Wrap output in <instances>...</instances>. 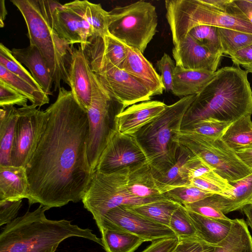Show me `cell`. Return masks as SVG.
<instances>
[{
  "instance_id": "cell-1",
  "label": "cell",
  "mask_w": 252,
  "mask_h": 252,
  "mask_svg": "<svg viewBox=\"0 0 252 252\" xmlns=\"http://www.w3.org/2000/svg\"><path fill=\"white\" fill-rule=\"evenodd\" d=\"M46 110V129L26 169L29 205L50 209L82 200L94 171L87 155V113L71 91L61 87Z\"/></svg>"
},
{
  "instance_id": "cell-2",
  "label": "cell",
  "mask_w": 252,
  "mask_h": 252,
  "mask_svg": "<svg viewBox=\"0 0 252 252\" xmlns=\"http://www.w3.org/2000/svg\"><path fill=\"white\" fill-rule=\"evenodd\" d=\"M248 114L252 115V90L247 72L238 66L223 67L195 95L185 114L181 130L206 119L233 122Z\"/></svg>"
},
{
  "instance_id": "cell-3",
  "label": "cell",
  "mask_w": 252,
  "mask_h": 252,
  "mask_svg": "<svg viewBox=\"0 0 252 252\" xmlns=\"http://www.w3.org/2000/svg\"><path fill=\"white\" fill-rule=\"evenodd\" d=\"M42 205L27 211L6 224L0 234V252H55L65 239L77 237L102 247L101 238L89 228H82L66 220L47 219L49 210Z\"/></svg>"
},
{
  "instance_id": "cell-4",
  "label": "cell",
  "mask_w": 252,
  "mask_h": 252,
  "mask_svg": "<svg viewBox=\"0 0 252 252\" xmlns=\"http://www.w3.org/2000/svg\"><path fill=\"white\" fill-rule=\"evenodd\" d=\"M25 21L31 44L35 46L49 69L54 91L68 84L67 66L72 48L54 28L53 12L60 2L49 0H11Z\"/></svg>"
},
{
  "instance_id": "cell-5",
  "label": "cell",
  "mask_w": 252,
  "mask_h": 252,
  "mask_svg": "<svg viewBox=\"0 0 252 252\" xmlns=\"http://www.w3.org/2000/svg\"><path fill=\"white\" fill-rule=\"evenodd\" d=\"M195 95L182 97L166 105L158 116L133 135L155 174L164 173L175 163L183 119Z\"/></svg>"
},
{
  "instance_id": "cell-6",
  "label": "cell",
  "mask_w": 252,
  "mask_h": 252,
  "mask_svg": "<svg viewBox=\"0 0 252 252\" xmlns=\"http://www.w3.org/2000/svg\"><path fill=\"white\" fill-rule=\"evenodd\" d=\"M166 18L176 46L193 28L209 25L252 34V23L245 18L223 11L203 0H166Z\"/></svg>"
},
{
  "instance_id": "cell-7",
  "label": "cell",
  "mask_w": 252,
  "mask_h": 252,
  "mask_svg": "<svg viewBox=\"0 0 252 252\" xmlns=\"http://www.w3.org/2000/svg\"><path fill=\"white\" fill-rule=\"evenodd\" d=\"M129 168L112 173L94 171L82 201L93 215L96 224L110 210L120 206H134L167 198L165 195L142 199L132 195L127 187Z\"/></svg>"
},
{
  "instance_id": "cell-8",
  "label": "cell",
  "mask_w": 252,
  "mask_h": 252,
  "mask_svg": "<svg viewBox=\"0 0 252 252\" xmlns=\"http://www.w3.org/2000/svg\"><path fill=\"white\" fill-rule=\"evenodd\" d=\"M157 25L156 7L149 2L140 0L108 12L109 33L143 54L155 35Z\"/></svg>"
},
{
  "instance_id": "cell-9",
  "label": "cell",
  "mask_w": 252,
  "mask_h": 252,
  "mask_svg": "<svg viewBox=\"0 0 252 252\" xmlns=\"http://www.w3.org/2000/svg\"><path fill=\"white\" fill-rule=\"evenodd\" d=\"M125 109L123 105L103 88L93 72L92 102L87 111L89 124L87 155L93 171L117 130L116 116Z\"/></svg>"
},
{
  "instance_id": "cell-10",
  "label": "cell",
  "mask_w": 252,
  "mask_h": 252,
  "mask_svg": "<svg viewBox=\"0 0 252 252\" xmlns=\"http://www.w3.org/2000/svg\"><path fill=\"white\" fill-rule=\"evenodd\" d=\"M178 139L180 145L201 158L229 183L252 173V170L242 162L236 152L220 137L214 138L181 131Z\"/></svg>"
},
{
  "instance_id": "cell-11",
  "label": "cell",
  "mask_w": 252,
  "mask_h": 252,
  "mask_svg": "<svg viewBox=\"0 0 252 252\" xmlns=\"http://www.w3.org/2000/svg\"><path fill=\"white\" fill-rule=\"evenodd\" d=\"M86 57L100 83L125 109L136 103L150 100L153 96L152 93L124 69L114 66L105 59L93 56Z\"/></svg>"
},
{
  "instance_id": "cell-12",
  "label": "cell",
  "mask_w": 252,
  "mask_h": 252,
  "mask_svg": "<svg viewBox=\"0 0 252 252\" xmlns=\"http://www.w3.org/2000/svg\"><path fill=\"white\" fill-rule=\"evenodd\" d=\"M18 118L11 151V164L27 165L34 153L49 120L48 111L32 105L17 108Z\"/></svg>"
},
{
  "instance_id": "cell-13",
  "label": "cell",
  "mask_w": 252,
  "mask_h": 252,
  "mask_svg": "<svg viewBox=\"0 0 252 252\" xmlns=\"http://www.w3.org/2000/svg\"><path fill=\"white\" fill-rule=\"evenodd\" d=\"M145 162L146 156L135 136L122 134L116 130L102 153L94 171L112 173Z\"/></svg>"
},
{
  "instance_id": "cell-14",
  "label": "cell",
  "mask_w": 252,
  "mask_h": 252,
  "mask_svg": "<svg viewBox=\"0 0 252 252\" xmlns=\"http://www.w3.org/2000/svg\"><path fill=\"white\" fill-rule=\"evenodd\" d=\"M119 227L137 235L145 241L177 237L168 227L155 222L131 210L127 206H120L109 211L97 224Z\"/></svg>"
},
{
  "instance_id": "cell-15",
  "label": "cell",
  "mask_w": 252,
  "mask_h": 252,
  "mask_svg": "<svg viewBox=\"0 0 252 252\" xmlns=\"http://www.w3.org/2000/svg\"><path fill=\"white\" fill-rule=\"evenodd\" d=\"M68 85L76 100L86 112L92 97V71L84 51L72 48L67 66Z\"/></svg>"
},
{
  "instance_id": "cell-16",
  "label": "cell",
  "mask_w": 252,
  "mask_h": 252,
  "mask_svg": "<svg viewBox=\"0 0 252 252\" xmlns=\"http://www.w3.org/2000/svg\"><path fill=\"white\" fill-rule=\"evenodd\" d=\"M176 66L186 69L207 70L216 72L221 55L211 53L187 35L172 49Z\"/></svg>"
},
{
  "instance_id": "cell-17",
  "label": "cell",
  "mask_w": 252,
  "mask_h": 252,
  "mask_svg": "<svg viewBox=\"0 0 252 252\" xmlns=\"http://www.w3.org/2000/svg\"><path fill=\"white\" fill-rule=\"evenodd\" d=\"M54 28L59 36L69 45L79 43L84 50L89 39L93 36L90 26L80 15L61 4L53 12Z\"/></svg>"
},
{
  "instance_id": "cell-18",
  "label": "cell",
  "mask_w": 252,
  "mask_h": 252,
  "mask_svg": "<svg viewBox=\"0 0 252 252\" xmlns=\"http://www.w3.org/2000/svg\"><path fill=\"white\" fill-rule=\"evenodd\" d=\"M166 105L157 100H149L133 104L116 117L117 130L122 134L134 135L151 123L165 109Z\"/></svg>"
},
{
  "instance_id": "cell-19",
  "label": "cell",
  "mask_w": 252,
  "mask_h": 252,
  "mask_svg": "<svg viewBox=\"0 0 252 252\" xmlns=\"http://www.w3.org/2000/svg\"><path fill=\"white\" fill-rule=\"evenodd\" d=\"M126 45V56L123 69L146 87L153 96L161 94L165 89L160 75L139 50Z\"/></svg>"
},
{
  "instance_id": "cell-20",
  "label": "cell",
  "mask_w": 252,
  "mask_h": 252,
  "mask_svg": "<svg viewBox=\"0 0 252 252\" xmlns=\"http://www.w3.org/2000/svg\"><path fill=\"white\" fill-rule=\"evenodd\" d=\"M127 187L132 195L142 199L159 197L168 191V189L156 178L147 162L129 168Z\"/></svg>"
},
{
  "instance_id": "cell-21",
  "label": "cell",
  "mask_w": 252,
  "mask_h": 252,
  "mask_svg": "<svg viewBox=\"0 0 252 252\" xmlns=\"http://www.w3.org/2000/svg\"><path fill=\"white\" fill-rule=\"evenodd\" d=\"M15 58L26 66L47 95L52 94L53 81L45 61L38 48L33 44L24 48H13L11 50Z\"/></svg>"
},
{
  "instance_id": "cell-22",
  "label": "cell",
  "mask_w": 252,
  "mask_h": 252,
  "mask_svg": "<svg viewBox=\"0 0 252 252\" xmlns=\"http://www.w3.org/2000/svg\"><path fill=\"white\" fill-rule=\"evenodd\" d=\"M29 195L26 168L0 165V201L28 199Z\"/></svg>"
},
{
  "instance_id": "cell-23",
  "label": "cell",
  "mask_w": 252,
  "mask_h": 252,
  "mask_svg": "<svg viewBox=\"0 0 252 252\" xmlns=\"http://www.w3.org/2000/svg\"><path fill=\"white\" fill-rule=\"evenodd\" d=\"M86 56L99 57L123 69L126 59V45L109 33L103 36L90 37L85 47Z\"/></svg>"
},
{
  "instance_id": "cell-24",
  "label": "cell",
  "mask_w": 252,
  "mask_h": 252,
  "mask_svg": "<svg viewBox=\"0 0 252 252\" xmlns=\"http://www.w3.org/2000/svg\"><path fill=\"white\" fill-rule=\"evenodd\" d=\"M216 72L186 69L176 66L173 75L172 93L182 97L197 94L213 79Z\"/></svg>"
},
{
  "instance_id": "cell-25",
  "label": "cell",
  "mask_w": 252,
  "mask_h": 252,
  "mask_svg": "<svg viewBox=\"0 0 252 252\" xmlns=\"http://www.w3.org/2000/svg\"><path fill=\"white\" fill-rule=\"evenodd\" d=\"M228 197L214 194L209 198L215 207L224 214L241 210L252 198V173L233 183Z\"/></svg>"
},
{
  "instance_id": "cell-26",
  "label": "cell",
  "mask_w": 252,
  "mask_h": 252,
  "mask_svg": "<svg viewBox=\"0 0 252 252\" xmlns=\"http://www.w3.org/2000/svg\"><path fill=\"white\" fill-rule=\"evenodd\" d=\"M196 230L197 236L208 244L217 246L229 234L233 220H218L207 218L188 210Z\"/></svg>"
},
{
  "instance_id": "cell-27",
  "label": "cell",
  "mask_w": 252,
  "mask_h": 252,
  "mask_svg": "<svg viewBox=\"0 0 252 252\" xmlns=\"http://www.w3.org/2000/svg\"><path fill=\"white\" fill-rule=\"evenodd\" d=\"M98 228L102 247L106 252H134L145 242L137 235L116 226L102 225Z\"/></svg>"
},
{
  "instance_id": "cell-28",
  "label": "cell",
  "mask_w": 252,
  "mask_h": 252,
  "mask_svg": "<svg viewBox=\"0 0 252 252\" xmlns=\"http://www.w3.org/2000/svg\"><path fill=\"white\" fill-rule=\"evenodd\" d=\"M64 6L80 15L88 22L92 29L93 36H103L109 33L108 12L101 4L88 0H74Z\"/></svg>"
},
{
  "instance_id": "cell-29",
  "label": "cell",
  "mask_w": 252,
  "mask_h": 252,
  "mask_svg": "<svg viewBox=\"0 0 252 252\" xmlns=\"http://www.w3.org/2000/svg\"><path fill=\"white\" fill-rule=\"evenodd\" d=\"M18 116V109L14 106L0 108V165H12L11 154Z\"/></svg>"
},
{
  "instance_id": "cell-30",
  "label": "cell",
  "mask_w": 252,
  "mask_h": 252,
  "mask_svg": "<svg viewBox=\"0 0 252 252\" xmlns=\"http://www.w3.org/2000/svg\"><path fill=\"white\" fill-rule=\"evenodd\" d=\"M252 115L244 116L232 122L220 138L235 152L252 148Z\"/></svg>"
},
{
  "instance_id": "cell-31",
  "label": "cell",
  "mask_w": 252,
  "mask_h": 252,
  "mask_svg": "<svg viewBox=\"0 0 252 252\" xmlns=\"http://www.w3.org/2000/svg\"><path fill=\"white\" fill-rule=\"evenodd\" d=\"M215 252H252V236L243 219L233 220L229 234L217 246Z\"/></svg>"
},
{
  "instance_id": "cell-32",
  "label": "cell",
  "mask_w": 252,
  "mask_h": 252,
  "mask_svg": "<svg viewBox=\"0 0 252 252\" xmlns=\"http://www.w3.org/2000/svg\"><path fill=\"white\" fill-rule=\"evenodd\" d=\"M181 205L174 201L165 198L142 205L127 207L131 210L147 219L169 227L173 213Z\"/></svg>"
},
{
  "instance_id": "cell-33",
  "label": "cell",
  "mask_w": 252,
  "mask_h": 252,
  "mask_svg": "<svg viewBox=\"0 0 252 252\" xmlns=\"http://www.w3.org/2000/svg\"><path fill=\"white\" fill-rule=\"evenodd\" d=\"M0 81L26 97L35 107L48 104L49 97L43 91L38 90L0 64Z\"/></svg>"
},
{
  "instance_id": "cell-34",
  "label": "cell",
  "mask_w": 252,
  "mask_h": 252,
  "mask_svg": "<svg viewBox=\"0 0 252 252\" xmlns=\"http://www.w3.org/2000/svg\"><path fill=\"white\" fill-rule=\"evenodd\" d=\"M193 155L188 148L180 145L173 165L163 173L158 175L154 173L155 177L168 189V191L178 187L187 186L184 176V166Z\"/></svg>"
},
{
  "instance_id": "cell-35",
  "label": "cell",
  "mask_w": 252,
  "mask_h": 252,
  "mask_svg": "<svg viewBox=\"0 0 252 252\" xmlns=\"http://www.w3.org/2000/svg\"><path fill=\"white\" fill-rule=\"evenodd\" d=\"M188 185L226 197L228 196L233 188L232 185L220 176L215 169L207 171L190 180L188 183Z\"/></svg>"
},
{
  "instance_id": "cell-36",
  "label": "cell",
  "mask_w": 252,
  "mask_h": 252,
  "mask_svg": "<svg viewBox=\"0 0 252 252\" xmlns=\"http://www.w3.org/2000/svg\"><path fill=\"white\" fill-rule=\"evenodd\" d=\"M223 54L230 56L237 51L252 44V34L218 28Z\"/></svg>"
},
{
  "instance_id": "cell-37",
  "label": "cell",
  "mask_w": 252,
  "mask_h": 252,
  "mask_svg": "<svg viewBox=\"0 0 252 252\" xmlns=\"http://www.w3.org/2000/svg\"><path fill=\"white\" fill-rule=\"evenodd\" d=\"M188 35L191 37L198 44L208 49L211 53L217 55H223L218 27L209 25H199L192 29Z\"/></svg>"
},
{
  "instance_id": "cell-38",
  "label": "cell",
  "mask_w": 252,
  "mask_h": 252,
  "mask_svg": "<svg viewBox=\"0 0 252 252\" xmlns=\"http://www.w3.org/2000/svg\"><path fill=\"white\" fill-rule=\"evenodd\" d=\"M169 227L178 238L198 237L188 210L182 205L173 213Z\"/></svg>"
},
{
  "instance_id": "cell-39",
  "label": "cell",
  "mask_w": 252,
  "mask_h": 252,
  "mask_svg": "<svg viewBox=\"0 0 252 252\" xmlns=\"http://www.w3.org/2000/svg\"><path fill=\"white\" fill-rule=\"evenodd\" d=\"M0 64L13 74L22 78L35 89L43 91L39 84L33 78L31 73L17 61L12 55L11 50L0 44Z\"/></svg>"
},
{
  "instance_id": "cell-40",
  "label": "cell",
  "mask_w": 252,
  "mask_h": 252,
  "mask_svg": "<svg viewBox=\"0 0 252 252\" xmlns=\"http://www.w3.org/2000/svg\"><path fill=\"white\" fill-rule=\"evenodd\" d=\"M213 194L189 185L178 187L164 193L168 198L183 206L196 202Z\"/></svg>"
},
{
  "instance_id": "cell-41",
  "label": "cell",
  "mask_w": 252,
  "mask_h": 252,
  "mask_svg": "<svg viewBox=\"0 0 252 252\" xmlns=\"http://www.w3.org/2000/svg\"><path fill=\"white\" fill-rule=\"evenodd\" d=\"M231 123L208 118L199 121L181 131L211 137L220 138L224 130Z\"/></svg>"
},
{
  "instance_id": "cell-42",
  "label": "cell",
  "mask_w": 252,
  "mask_h": 252,
  "mask_svg": "<svg viewBox=\"0 0 252 252\" xmlns=\"http://www.w3.org/2000/svg\"><path fill=\"white\" fill-rule=\"evenodd\" d=\"M208 197L184 206L189 211L207 218L218 220H230V219L214 206Z\"/></svg>"
},
{
  "instance_id": "cell-43",
  "label": "cell",
  "mask_w": 252,
  "mask_h": 252,
  "mask_svg": "<svg viewBox=\"0 0 252 252\" xmlns=\"http://www.w3.org/2000/svg\"><path fill=\"white\" fill-rule=\"evenodd\" d=\"M178 239L177 244L171 252H215L217 247L198 237Z\"/></svg>"
},
{
  "instance_id": "cell-44",
  "label": "cell",
  "mask_w": 252,
  "mask_h": 252,
  "mask_svg": "<svg viewBox=\"0 0 252 252\" xmlns=\"http://www.w3.org/2000/svg\"><path fill=\"white\" fill-rule=\"evenodd\" d=\"M28 98L7 85L0 81V106H14L15 105L24 107L27 106Z\"/></svg>"
},
{
  "instance_id": "cell-45",
  "label": "cell",
  "mask_w": 252,
  "mask_h": 252,
  "mask_svg": "<svg viewBox=\"0 0 252 252\" xmlns=\"http://www.w3.org/2000/svg\"><path fill=\"white\" fill-rule=\"evenodd\" d=\"M157 66L161 73L160 76L165 91L167 92L173 91V75L176 64L171 57L164 53L161 59L157 62Z\"/></svg>"
},
{
  "instance_id": "cell-46",
  "label": "cell",
  "mask_w": 252,
  "mask_h": 252,
  "mask_svg": "<svg viewBox=\"0 0 252 252\" xmlns=\"http://www.w3.org/2000/svg\"><path fill=\"white\" fill-rule=\"evenodd\" d=\"M22 206V200L0 201V225L7 224L15 219Z\"/></svg>"
},
{
  "instance_id": "cell-47",
  "label": "cell",
  "mask_w": 252,
  "mask_h": 252,
  "mask_svg": "<svg viewBox=\"0 0 252 252\" xmlns=\"http://www.w3.org/2000/svg\"><path fill=\"white\" fill-rule=\"evenodd\" d=\"M177 237L162 238L154 241L141 252H171L178 242Z\"/></svg>"
},
{
  "instance_id": "cell-48",
  "label": "cell",
  "mask_w": 252,
  "mask_h": 252,
  "mask_svg": "<svg viewBox=\"0 0 252 252\" xmlns=\"http://www.w3.org/2000/svg\"><path fill=\"white\" fill-rule=\"evenodd\" d=\"M229 56L233 63L238 67L240 65L252 63V44L237 51Z\"/></svg>"
},
{
  "instance_id": "cell-49",
  "label": "cell",
  "mask_w": 252,
  "mask_h": 252,
  "mask_svg": "<svg viewBox=\"0 0 252 252\" xmlns=\"http://www.w3.org/2000/svg\"><path fill=\"white\" fill-rule=\"evenodd\" d=\"M232 9L234 12L252 23V3L248 0H233Z\"/></svg>"
},
{
  "instance_id": "cell-50",
  "label": "cell",
  "mask_w": 252,
  "mask_h": 252,
  "mask_svg": "<svg viewBox=\"0 0 252 252\" xmlns=\"http://www.w3.org/2000/svg\"><path fill=\"white\" fill-rule=\"evenodd\" d=\"M242 162L252 170V148L236 152Z\"/></svg>"
},
{
  "instance_id": "cell-51",
  "label": "cell",
  "mask_w": 252,
  "mask_h": 252,
  "mask_svg": "<svg viewBox=\"0 0 252 252\" xmlns=\"http://www.w3.org/2000/svg\"><path fill=\"white\" fill-rule=\"evenodd\" d=\"M204 2L218 10L226 11L231 0H203Z\"/></svg>"
},
{
  "instance_id": "cell-52",
  "label": "cell",
  "mask_w": 252,
  "mask_h": 252,
  "mask_svg": "<svg viewBox=\"0 0 252 252\" xmlns=\"http://www.w3.org/2000/svg\"><path fill=\"white\" fill-rule=\"evenodd\" d=\"M246 217V223L252 230V204H249L245 206L242 209Z\"/></svg>"
},
{
  "instance_id": "cell-53",
  "label": "cell",
  "mask_w": 252,
  "mask_h": 252,
  "mask_svg": "<svg viewBox=\"0 0 252 252\" xmlns=\"http://www.w3.org/2000/svg\"><path fill=\"white\" fill-rule=\"evenodd\" d=\"M7 14L4 0H1L0 1V27L1 28L4 26V21Z\"/></svg>"
},
{
  "instance_id": "cell-54",
  "label": "cell",
  "mask_w": 252,
  "mask_h": 252,
  "mask_svg": "<svg viewBox=\"0 0 252 252\" xmlns=\"http://www.w3.org/2000/svg\"><path fill=\"white\" fill-rule=\"evenodd\" d=\"M242 66L243 67L245 70L247 72V73H252V63L242 65Z\"/></svg>"
},
{
  "instance_id": "cell-55",
  "label": "cell",
  "mask_w": 252,
  "mask_h": 252,
  "mask_svg": "<svg viewBox=\"0 0 252 252\" xmlns=\"http://www.w3.org/2000/svg\"><path fill=\"white\" fill-rule=\"evenodd\" d=\"M249 204H252V199L251 200V201H250V202H249Z\"/></svg>"
},
{
  "instance_id": "cell-56",
  "label": "cell",
  "mask_w": 252,
  "mask_h": 252,
  "mask_svg": "<svg viewBox=\"0 0 252 252\" xmlns=\"http://www.w3.org/2000/svg\"><path fill=\"white\" fill-rule=\"evenodd\" d=\"M249 2L252 3V0H248Z\"/></svg>"
}]
</instances>
